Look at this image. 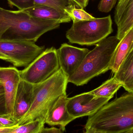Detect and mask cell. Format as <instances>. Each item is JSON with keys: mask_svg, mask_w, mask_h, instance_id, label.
<instances>
[{"mask_svg": "<svg viewBox=\"0 0 133 133\" xmlns=\"http://www.w3.org/2000/svg\"><path fill=\"white\" fill-rule=\"evenodd\" d=\"M61 23L32 17L24 10L11 11L0 7V41L36 42L43 34L59 28Z\"/></svg>", "mask_w": 133, "mask_h": 133, "instance_id": "1", "label": "cell"}, {"mask_svg": "<svg viewBox=\"0 0 133 133\" xmlns=\"http://www.w3.org/2000/svg\"><path fill=\"white\" fill-rule=\"evenodd\" d=\"M85 129L104 133H124L133 129V94L127 92L88 117Z\"/></svg>", "mask_w": 133, "mask_h": 133, "instance_id": "2", "label": "cell"}, {"mask_svg": "<svg viewBox=\"0 0 133 133\" xmlns=\"http://www.w3.org/2000/svg\"><path fill=\"white\" fill-rule=\"evenodd\" d=\"M68 83V77L60 68L45 81L34 84V98L32 105L17 123L21 125L37 120L45 122L57 100L62 95L66 94Z\"/></svg>", "mask_w": 133, "mask_h": 133, "instance_id": "3", "label": "cell"}, {"mask_svg": "<svg viewBox=\"0 0 133 133\" xmlns=\"http://www.w3.org/2000/svg\"><path fill=\"white\" fill-rule=\"evenodd\" d=\"M120 41L116 36H113L97 44L85 56L77 70L68 77V83L83 86L94 77L109 70L112 57Z\"/></svg>", "mask_w": 133, "mask_h": 133, "instance_id": "4", "label": "cell"}, {"mask_svg": "<svg viewBox=\"0 0 133 133\" xmlns=\"http://www.w3.org/2000/svg\"><path fill=\"white\" fill-rule=\"evenodd\" d=\"M111 15L89 20L73 22L66 33L70 43L81 46L96 45L113 32Z\"/></svg>", "mask_w": 133, "mask_h": 133, "instance_id": "5", "label": "cell"}, {"mask_svg": "<svg viewBox=\"0 0 133 133\" xmlns=\"http://www.w3.org/2000/svg\"><path fill=\"white\" fill-rule=\"evenodd\" d=\"M59 69L57 50L52 47L45 50L19 73L22 79L36 84L45 81Z\"/></svg>", "mask_w": 133, "mask_h": 133, "instance_id": "6", "label": "cell"}, {"mask_svg": "<svg viewBox=\"0 0 133 133\" xmlns=\"http://www.w3.org/2000/svg\"><path fill=\"white\" fill-rule=\"evenodd\" d=\"M45 50L29 41H0V51L15 67H27Z\"/></svg>", "mask_w": 133, "mask_h": 133, "instance_id": "7", "label": "cell"}, {"mask_svg": "<svg viewBox=\"0 0 133 133\" xmlns=\"http://www.w3.org/2000/svg\"><path fill=\"white\" fill-rule=\"evenodd\" d=\"M110 99L96 97L87 92L68 98L66 106L69 113L76 119L94 115Z\"/></svg>", "mask_w": 133, "mask_h": 133, "instance_id": "8", "label": "cell"}, {"mask_svg": "<svg viewBox=\"0 0 133 133\" xmlns=\"http://www.w3.org/2000/svg\"><path fill=\"white\" fill-rule=\"evenodd\" d=\"M89 51L67 43L62 44L57 50L60 68L68 78L77 70Z\"/></svg>", "mask_w": 133, "mask_h": 133, "instance_id": "9", "label": "cell"}, {"mask_svg": "<svg viewBox=\"0 0 133 133\" xmlns=\"http://www.w3.org/2000/svg\"><path fill=\"white\" fill-rule=\"evenodd\" d=\"M21 79L19 70L16 67L0 66V82L3 84L4 90L6 110L14 120L15 100Z\"/></svg>", "mask_w": 133, "mask_h": 133, "instance_id": "10", "label": "cell"}, {"mask_svg": "<svg viewBox=\"0 0 133 133\" xmlns=\"http://www.w3.org/2000/svg\"><path fill=\"white\" fill-rule=\"evenodd\" d=\"M34 84L21 79L15 100L14 120L17 122L28 112L34 98Z\"/></svg>", "mask_w": 133, "mask_h": 133, "instance_id": "11", "label": "cell"}, {"mask_svg": "<svg viewBox=\"0 0 133 133\" xmlns=\"http://www.w3.org/2000/svg\"><path fill=\"white\" fill-rule=\"evenodd\" d=\"M66 94L62 95L58 98L49 112L45 123L52 126H58L64 132L70 123L75 119L70 115L67 110Z\"/></svg>", "mask_w": 133, "mask_h": 133, "instance_id": "12", "label": "cell"}, {"mask_svg": "<svg viewBox=\"0 0 133 133\" xmlns=\"http://www.w3.org/2000/svg\"><path fill=\"white\" fill-rule=\"evenodd\" d=\"M24 11L30 16L40 19L55 20L61 23H69L71 18L65 12L46 5H39Z\"/></svg>", "mask_w": 133, "mask_h": 133, "instance_id": "13", "label": "cell"}, {"mask_svg": "<svg viewBox=\"0 0 133 133\" xmlns=\"http://www.w3.org/2000/svg\"><path fill=\"white\" fill-rule=\"evenodd\" d=\"M117 26V38L121 40L133 27V0H128L123 8L115 14Z\"/></svg>", "mask_w": 133, "mask_h": 133, "instance_id": "14", "label": "cell"}, {"mask_svg": "<svg viewBox=\"0 0 133 133\" xmlns=\"http://www.w3.org/2000/svg\"><path fill=\"white\" fill-rule=\"evenodd\" d=\"M11 8L16 7L19 10H24L39 5H46L54 7L63 12L71 5L70 0H7Z\"/></svg>", "mask_w": 133, "mask_h": 133, "instance_id": "15", "label": "cell"}, {"mask_svg": "<svg viewBox=\"0 0 133 133\" xmlns=\"http://www.w3.org/2000/svg\"><path fill=\"white\" fill-rule=\"evenodd\" d=\"M133 39V27L120 41L111 60L109 70L114 73L117 72L120 65L127 56Z\"/></svg>", "mask_w": 133, "mask_h": 133, "instance_id": "16", "label": "cell"}, {"mask_svg": "<svg viewBox=\"0 0 133 133\" xmlns=\"http://www.w3.org/2000/svg\"><path fill=\"white\" fill-rule=\"evenodd\" d=\"M114 77L128 92H133V48L128 53Z\"/></svg>", "mask_w": 133, "mask_h": 133, "instance_id": "17", "label": "cell"}, {"mask_svg": "<svg viewBox=\"0 0 133 133\" xmlns=\"http://www.w3.org/2000/svg\"><path fill=\"white\" fill-rule=\"evenodd\" d=\"M122 84L113 77L104 82L100 87L88 92L96 97L112 98Z\"/></svg>", "mask_w": 133, "mask_h": 133, "instance_id": "18", "label": "cell"}, {"mask_svg": "<svg viewBox=\"0 0 133 133\" xmlns=\"http://www.w3.org/2000/svg\"><path fill=\"white\" fill-rule=\"evenodd\" d=\"M45 122L35 120L24 125H19L16 129L6 133H38L44 127Z\"/></svg>", "mask_w": 133, "mask_h": 133, "instance_id": "19", "label": "cell"}, {"mask_svg": "<svg viewBox=\"0 0 133 133\" xmlns=\"http://www.w3.org/2000/svg\"><path fill=\"white\" fill-rule=\"evenodd\" d=\"M65 11V13L71 18L73 22L91 20L95 18L86 12L83 9L77 8L73 5L70 6Z\"/></svg>", "mask_w": 133, "mask_h": 133, "instance_id": "20", "label": "cell"}, {"mask_svg": "<svg viewBox=\"0 0 133 133\" xmlns=\"http://www.w3.org/2000/svg\"><path fill=\"white\" fill-rule=\"evenodd\" d=\"M117 0H101L98 5V9L102 12H109L115 7Z\"/></svg>", "mask_w": 133, "mask_h": 133, "instance_id": "21", "label": "cell"}, {"mask_svg": "<svg viewBox=\"0 0 133 133\" xmlns=\"http://www.w3.org/2000/svg\"><path fill=\"white\" fill-rule=\"evenodd\" d=\"M0 116L11 118L8 114L6 110L4 90L3 84L1 82H0Z\"/></svg>", "mask_w": 133, "mask_h": 133, "instance_id": "22", "label": "cell"}, {"mask_svg": "<svg viewBox=\"0 0 133 133\" xmlns=\"http://www.w3.org/2000/svg\"><path fill=\"white\" fill-rule=\"evenodd\" d=\"M0 123L4 127L13 126L18 124L17 122L8 117L0 116Z\"/></svg>", "mask_w": 133, "mask_h": 133, "instance_id": "23", "label": "cell"}, {"mask_svg": "<svg viewBox=\"0 0 133 133\" xmlns=\"http://www.w3.org/2000/svg\"><path fill=\"white\" fill-rule=\"evenodd\" d=\"M73 5L77 8L80 9L84 8L88 4L89 0H70Z\"/></svg>", "mask_w": 133, "mask_h": 133, "instance_id": "24", "label": "cell"}, {"mask_svg": "<svg viewBox=\"0 0 133 133\" xmlns=\"http://www.w3.org/2000/svg\"><path fill=\"white\" fill-rule=\"evenodd\" d=\"M38 133H64L61 128L53 127L51 128L43 127Z\"/></svg>", "mask_w": 133, "mask_h": 133, "instance_id": "25", "label": "cell"}, {"mask_svg": "<svg viewBox=\"0 0 133 133\" xmlns=\"http://www.w3.org/2000/svg\"><path fill=\"white\" fill-rule=\"evenodd\" d=\"M19 125L18 124L11 127H0V133H6L13 130L18 127Z\"/></svg>", "mask_w": 133, "mask_h": 133, "instance_id": "26", "label": "cell"}, {"mask_svg": "<svg viewBox=\"0 0 133 133\" xmlns=\"http://www.w3.org/2000/svg\"><path fill=\"white\" fill-rule=\"evenodd\" d=\"M84 133H104L94 129H86Z\"/></svg>", "mask_w": 133, "mask_h": 133, "instance_id": "27", "label": "cell"}, {"mask_svg": "<svg viewBox=\"0 0 133 133\" xmlns=\"http://www.w3.org/2000/svg\"><path fill=\"white\" fill-rule=\"evenodd\" d=\"M0 59L3 60L4 61H5L8 62H9L8 58L4 54H2L1 51H0Z\"/></svg>", "mask_w": 133, "mask_h": 133, "instance_id": "28", "label": "cell"}, {"mask_svg": "<svg viewBox=\"0 0 133 133\" xmlns=\"http://www.w3.org/2000/svg\"><path fill=\"white\" fill-rule=\"evenodd\" d=\"M124 133H133V129L131 130H130V131H128V132Z\"/></svg>", "mask_w": 133, "mask_h": 133, "instance_id": "29", "label": "cell"}, {"mask_svg": "<svg viewBox=\"0 0 133 133\" xmlns=\"http://www.w3.org/2000/svg\"><path fill=\"white\" fill-rule=\"evenodd\" d=\"M133 48V41H132V45H131V47H130V49L129 51V52L131 50H132V48Z\"/></svg>", "mask_w": 133, "mask_h": 133, "instance_id": "30", "label": "cell"}, {"mask_svg": "<svg viewBox=\"0 0 133 133\" xmlns=\"http://www.w3.org/2000/svg\"><path fill=\"white\" fill-rule=\"evenodd\" d=\"M0 127H4V126L2 125L1 123H0Z\"/></svg>", "mask_w": 133, "mask_h": 133, "instance_id": "31", "label": "cell"}, {"mask_svg": "<svg viewBox=\"0 0 133 133\" xmlns=\"http://www.w3.org/2000/svg\"><path fill=\"white\" fill-rule=\"evenodd\" d=\"M132 93H133V92H132Z\"/></svg>", "mask_w": 133, "mask_h": 133, "instance_id": "32", "label": "cell"}]
</instances>
